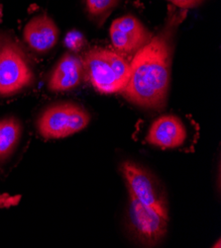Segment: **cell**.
I'll use <instances>...</instances> for the list:
<instances>
[{
	"instance_id": "cell-1",
	"label": "cell",
	"mask_w": 221,
	"mask_h": 248,
	"mask_svg": "<svg viewBox=\"0 0 221 248\" xmlns=\"http://www.w3.org/2000/svg\"><path fill=\"white\" fill-rule=\"evenodd\" d=\"M187 10H170L165 26L135 54L130 62V77L121 94L130 103L145 109L160 110L166 106L174 37Z\"/></svg>"
},
{
	"instance_id": "cell-2",
	"label": "cell",
	"mask_w": 221,
	"mask_h": 248,
	"mask_svg": "<svg viewBox=\"0 0 221 248\" xmlns=\"http://www.w3.org/2000/svg\"><path fill=\"white\" fill-rule=\"evenodd\" d=\"M83 63L88 80L102 94L121 93L129 80L130 62L112 49L93 47L85 54Z\"/></svg>"
},
{
	"instance_id": "cell-3",
	"label": "cell",
	"mask_w": 221,
	"mask_h": 248,
	"mask_svg": "<svg viewBox=\"0 0 221 248\" xmlns=\"http://www.w3.org/2000/svg\"><path fill=\"white\" fill-rule=\"evenodd\" d=\"M34 73L19 43L0 32V96L9 97L30 86Z\"/></svg>"
},
{
	"instance_id": "cell-4",
	"label": "cell",
	"mask_w": 221,
	"mask_h": 248,
	"mask_svg": "<svg viewBox=\"0 0 221 248\" xmlns=\"http://www.w3.org/2000/svg\"><path fill=\"white\" fill-rule=\"evenodd\" d=\"M90 122L88 112L72 102H62L47 107L37 120V130L47 140L68 138L85 130Z\"/></svg>"
},
{
	"instance_id": "cell-5",
	"label": "cell",
	"mask_w": 221,
	"mask_h": 248,
	"mask_svg": "<svg viewBox=\"0 0 221 248\" xmlns=\"http://www.w3.org/2000/svg\"><path fill=\"white\" fill-rule=\"evenodd\" d=\"M121 171L128 194L133 195L141 203L169 219L165 193L152 173L131 161L122 164Z\"/></svg>"
},
{
	"instance_id": "cell-6",
	"label": "cell",
	"mask_w": 221,
	"mask_h": 248,
	"mask_svg": "<svg viewBox=\"0 0 221 248\" xmlns=\"http://www.w3.org/2000/svg\"><path fill=\"white\" fill-rule=\"evenodd\" d=\"M128 227L138 242L147 247L160 243L168 231V218L129 194Z\"/></svg>"
},
{
	"instance_id": "cell-7",
	"label": "cell",
	"mask_w": 221,
	"mask_h": 248,
	"mask_svg": "<svg viewBox=\"0 0 221 248\" xmlns=\"http://www.w3.org/2000/svg\"><path fill=\"white\" fill-rule=\"evenodd\" d=\"M109 35L113 46L124 54H136L153 37L143 23L132 15L115 19L110 26Z\"/></svg>"
},
{
	"instance_id": "cell-8",
	"label": "cell",
	"mask_w": 221,
	"mask_h": 248,
	"mask_svg": "<svg viewBox=\"0 0 221 248\" xmlns=\"http://www.w3.org/2000/svg\"><path fill=\"white\" fill-rule=\"evenodd\" d=\"M59 29L54 20L46 14L31 18L23 30L26 44L37 53H47L52 49L59 40Z\"/></svg>"
},
{
	"instance_id": "cell-9",
	"label": "cell",
	"mask_w": 221,
	"mask_h": 248,
	"mask_svg": "<svg viewBox=\"0 0 221 248\" xmlns=\"http://www.w3.org/2000/svg\"><path fill=\"white\" fill-rule=\"evenodd\" d=\"M187 130L182 120L175 115H164L156 119L147 134L146 140L161 148H176L184 144Z\"/></svg>"
},
{
	"instance_id": "cell-10",
	"label": "cell",
	"mask_w": 221,
	"mask_h": 248,
	"mask_svg": "<svg viewBox=\"0 0 221 248\" xmlns=\"http://www.w3.org/2000/svg\"><path fill=\"white\" fill-rule=\"evenodd\" d=\"M85 73L84 63L76 56L66 54L56 63L48 80V88L53 92H65L75 89Z\"/></svg>"
},
{
	"instance_id": "cell-11",
	"label": "cell",
	"mask_w": 221,
	"mask_h": 248,
	"mask_svg": "<svg viewBox=\"0 0 221 248\" xmlns=\"http://www.w3.org/2000/svg\"><path fill=\"white\" fill-rule=\"evenodd\" d=\"M22 125L15 117L0 120V163L14 154L22 137Z\"/></svg>"
},
{
	"instance_id": "cell-12",
	"label": "cell",
	"mask_w": 221,
	"mask_h": 248,
	"mask_svg": "<svg viewBox=\"0 0 221 248\" xmlns=\"http://www.w3.org/2000/svg\"><path fill=\"white\" fill-rule=\"evenodd\" d=\"M120 0H85L86 11L89 17L102 24L118 5Z\"/></svg>"
},
{
	"instance_id": "cell-13",
	"label": "cell",
	"mask_w": 221,
	"mask_h": 248,
	"mask_svg": "<svg viewBox=\"0 0 221 248\" xmlns=\"http://www.w3.org/2000/svg\"><path fill=\"white\" fill-rule=\"evenodd\" d=\"M85 44V38L82 33L78 31H70L68 33L65 39V45L67 47L72 49V51H78Z\"/></svg>"
},
{
	"instance_id": "cell-14",
	"label": "cell",
	"mask_w": 221,
	"mask_h": 248,
	"mask_svg": "<svg viewBox=\"0 0 221 248\" xmlns=\"http://www.w3.org/2000/svg\"><path fill=\"white\" fill-rule=\"evenodd\" d=\"M20 196H11L9 194H0V209H7L16 206L20 202Z\"/></svg>"
},
{
	"instance_id": "cell-15",
	"label": "cell",
	"mask_w": 221,
	"mask_h": 248,
	"mask_svg": "<svg viewBox=\"0 0 221 248\" xmlns=\"http://www.w3.org/2000/svg\"><path fill=\"white\" fill-rule=\"evenodd\" d=\"M168 1L171 2L176 7L180 9L187 10V9L198 6L204 1V0H168Z\"/></svg>"
}]
</instances>
